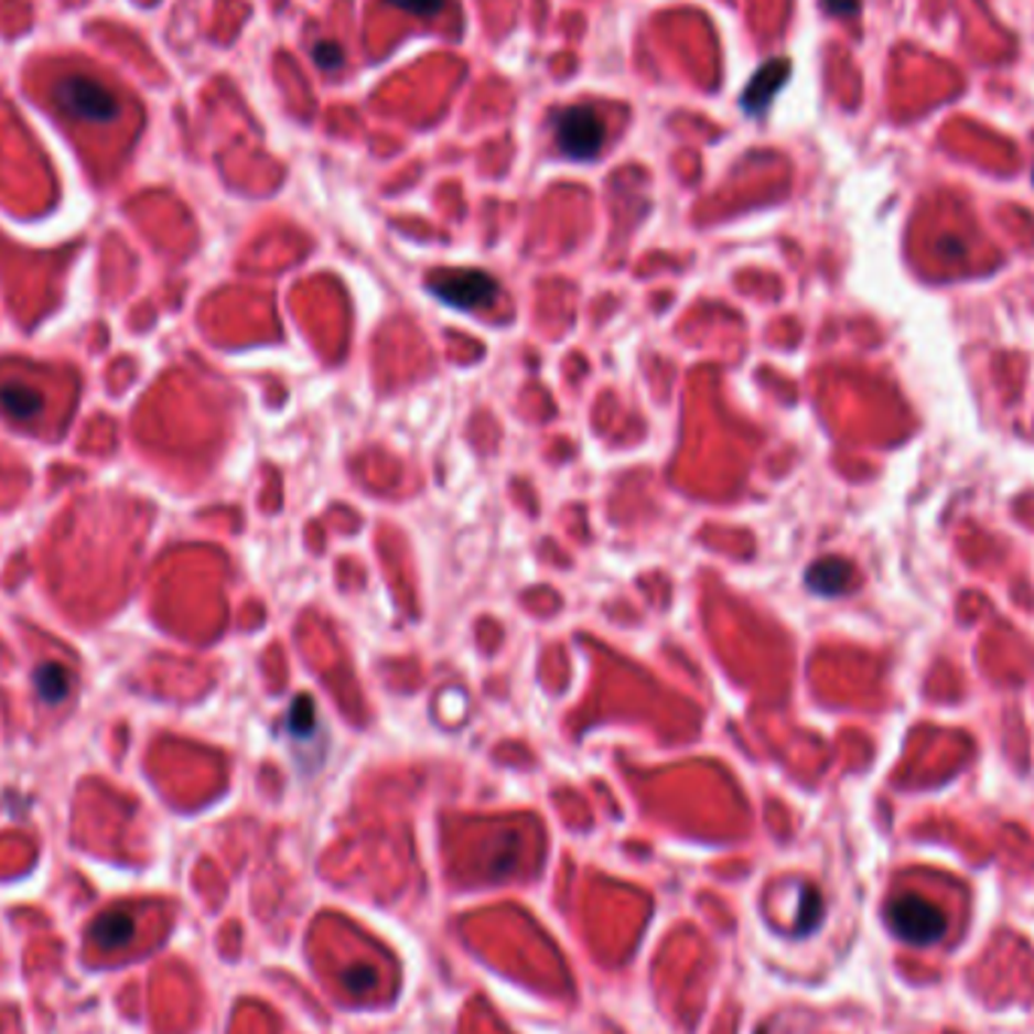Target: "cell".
Masks as SVG:
<instances>
[{"label": "cell", "instance_id": "1", "mask_svg": "<svg viewBox=\"0 0 1034 1034\" xmlns=\"http://www.w3.org/2000/svg\"><path fill=\"white\" fill-rule=\"evenodd\" d=\"M55 104L88 125H112L121 112L116 91L88 73H67L55 83Z\"/></svg>", "mask_w": 1034, "mask_h": 1034}, {"label": "cell", "instance_id": "2", "mask_svg": "<svg viewBox=\"0 0 1034 1034\" xmlns=\"http://www.w3.org/2000/svg\"><path fill=\"white\" fill-rule=\"evenodd\" d=\"M427 288L435 300H442L445 306L460 309V312L494 306L496 294H499L496 279L484 270H439L430 276Z\"/></svg>", "mask_w": 1034, "mask_h": 1034}, {"label": "cell", "instance_id": "3", "mask_svg": "<svg viewBox=\"0 0 1034 1034\" xmlns=\"http://www.w3.org/2000/svg\"><path fill=\"white\" fill-rule=\"evenodd\" d=\"M886 923L898 938L911 940V944H935L947 931L944 911L931 905L929 898L914 893L895 895L886 905Z\"/></svg>", "mask_w": 1034, "mask_h": 1034}, {"label": "cell", "instance_id": "4", "mask_svg": "<svg viewBox=\"0 0 1034 1034\" xmlns=\"http://www.w3.org/2000/svg\"><path fill=\"white\" fill-rule=\"evenodd\" d=\"M553 140L572 161H590L605 146V125L590 106H566L553 116Z\"/></svg>", "mask_w": 1034, "mask_h": 1034}, {"label": "cell", "instance_id": "5", "mask_svg": "<svg viewBox=\"0 0 1034 1034\" xmlns=\"http://www.w3.org/2000/svg\"><path fill=\"white\" fill-rule=\"evenodd\" d=\"M789 76V61H768L763 71L756 73L747 85V91L741 97V106L747 112H763L765 106L772 104V97L777 95V88L787 83Z\"/></svg>", "mask_w": 1034, "mask_h": 1034}, {"label": "cell", "instance_id": "6", "mask_svg": "<svg viewBox=\"0 0 1034 1034\" xmlns=\"http://www.w3.org/2000/svg\"><path fill=\"white\" fill-rule=\"evenodd\" d=\"M808 588L820 596H838L844 593L847 584L853 581V566L841 560V557H823L808 569Z\"/></svg>", "mask_w": 1034, "mask_h": 1034}, {"label": "cell", "instance_id": "7", "mask_svg": "<svg viewBox=\"0 0 1034 1034\" xmlns=\"http://www.w3.org/2000/svg\"><path fill=\"white\" fill-rule=\"evenodd\" d=\"M43 409V397L24 381H3L0 385V412L10 414L12 421H31Z\"/></svg>", "mask_w": 1034, "mask_h": 1034}, {"label": "cell", "instance_id": "8", "mask_svg": "<svg viewBox=\"0 0 1034 1034\" xmlns=\"http://www.w3.org/2000/svg\"><path fill=\"white\" fill-rule=\"evenodd\" d=\"M130 938H133V919H130L128 914H121V911L104 914V917L91 926V940H95L100 950H116L121 944H128Z\"/></svg>", "mask_w": 1034, "mask_h": 1034}, {"label": "cell", "instance_id": "9", "mask_svg": "<svg viewBox=\"0 0 1034 1034\" xmlns=\"http://www.w3.org/2000/svg\"><path fill=\"white\" fill-rule=\"evenodd\" d=\"M34 687L43 702L58 706V702H64L67 693H71V675H67V669L58 666V663H40L34 671Z\"/></svg>", "mask_w": 1034, "mask_h": 1034}, {"label": "cell", "instance_id": "10", "mask_svg": "<svg viewBox=\"0 0 1034 1034\" xmlns=\"http://www.w3.org/2000/svg\"><path fill=\"white\" fill-rule=\"evenodd\" d=\"M288 729H291V735H297V739H309V735L315 732L317 718L312 696H297L294 706H291V714H288Z\"/></svg>", "mask_w": 1034, "mask_h": 1034}, {"label": "cell", "instance_id": "11", "mask_svg": "<svg viewBox=\"0 0 1034 1034\" xmlns=\"http://www.w3.org/2000/svg\"><path fill=\"white\" fill-rule=\"evenodd\" d=\"M385 3L409 12V15H421V19H430V15L442 12V7H445V0H385Z\"/></svg>", "mask_w": 1034, "mask_h": 1034}, {"label": "cell", "instance_id": "12", "mask_svg": "<svg viewBox=\"0 0 1034 1034\" xmlns=\"http://www.w3.org/2000/svg\"><path fill=\"white\" fill-rule=\"evenodd\" d=\"M315 61L317 67H324V71H340L342 67V49L336 43H317L315 46Z\"/></svg>", "mask_w": 1034, "mask_h": 1034}, {"label": "cell", "instance_id": "13", "mask_svg": "<svg viewBox=\"0 0 1034 1034\" xmlns=\"http://www.w3.org/2000/svg\"><path fill=\"white\" fill-rule=\"evenodd\" d=\"M823 7L832 12V15L850 19V15H857L859 12V0H823Z\"/></svg>", "mask_w": 1034, "mask_h": 1034}]
</instances>
